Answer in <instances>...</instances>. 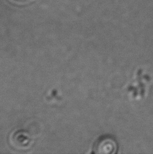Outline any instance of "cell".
I'll return each mask as SVG.
<instances>
[{
    "mask_svg": "<svg viewBox=\"0 0 153 154\" xmlns=\"http://www.w3.org/2000/svg\"><path fill=\"white\" fill-rule=\"evenodd\" d=\"M117 152V143L113 137L105 135L99 137L94 144L93 152L99 154H114Z\"/></svg>",
    "mask_w": 153,
    "mask_h": 154,
    "instance_id": "6da1fadb",
    "label": "cell"
},
{
    "mask_svg": "<svg viewBox=\"0 0 153 154\" xmlns=\"http://www.w3.org/2000/svg\"><path fill=\"white\" fill-rule=\"evenodd\" d=\"M27 134L26 132L19 131L16 132L13 137V143L14 144V147H17L18 148H25L26 146H29L30 143H31V139L28 135L25 138L23 139Z\"/></svg>",
    "mask_w": 153,
    "mask_h": 154,
    "instance_id": "7a4b0ae2",
    "label": "cell"
},
{
    "mask_svg": "<svg viewBox=\"0 0 153 154\" xmlns=\"http://www.w3.org/2000/svg\"><path fill=\"white\" fill-rule=\"evenodd\" d=\"M18 1H19V0H18Z\"/></svg>",
    "mask_w": 153,
    "mask_h": 154,
    "instance_id": "3957f363",
    "label": "cell"
}]
</instances>
